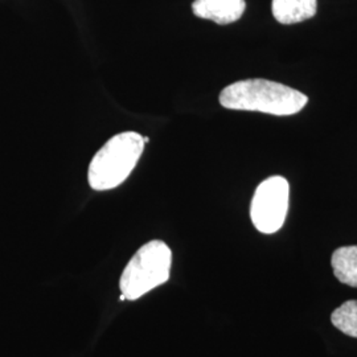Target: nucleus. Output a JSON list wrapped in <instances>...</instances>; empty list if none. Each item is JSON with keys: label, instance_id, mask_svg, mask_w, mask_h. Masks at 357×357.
Wrapping results in <instances>:
<instances>
[{"label": "nucleus", "instance_id": "1", "mask_svg": "<svg viewBox=\"0 0 357 357\" xmlns=\"http://www.w3.org/2000/svg\"><path fill=\"white\" fill-rule=\"evenodd\" d=\"M308 102L307 96L280 82L252 78L234 82L221 91L220 103L230 110L294 115Z\"/></svg>", "mask_w": 357, "mask_h": 357}, {"label": "nucleus", "instance_id": "2", "mask_svg": "<svg viewBox=\"0 0 357 357\" xmlns=\"http://www.w3.org/2000/svg\"><path fill=\"white\" fill-rule=\"evenodd\" d=\"M143 137L135 131L116 134L91 159L88 181L94 191H109L121 185L137 167L144 150Z\"/></svg>", "mask_w": 357, "mask_h": 357}, {"label": "nucleus", "instance_id": "3", "mask_svg": "<svg viewBox=\"0 0 357 357\" xmlns=\"http://www.w3.org/2000/svg\"><path fill=\"white\" fill-rule=\"evenodd\" d=\"M171 265L172 252L166 243L153 240L143 245L121 275V293L128 301L139 299L169 280Z\"/></svg>", "mask_w": 357, "mask_h": 357}, {"label": "nucleus", "instance_id": "4", "mask_svg": "<svg viewBox=\"0 0 357 357\" xmlns=\"http://www.w3.org/2000/svg\"><path fill=\"white\" fill-rule=\"evenodd\" d=\"M290 185L282 176L264 180L255 192L250 217L258 231L273 234L281 229L289 211Z\"/></svg>", "mask_w": 357, "mask_h": 357}, {"label": "nucleus", "instance_id": "5", "mask_svg": "<svg viewBox=\"0 0 357 357\" xmlns=\"http://www.w3.org/2000/svg\"><path fill=\"white\" fill-rule=\"evenodd\" d=\"M245 8V0H195L192 4V11L197 17L221 26L240 20Z\"/></svg>", "mask_w": 357, "mask_h": 357}, {"label": "nucleus", "instance_id": "6", "mask_svg": "<svg viewBox=\"0 0 357 357\" xmlns=\"http://www.w3.org/2000/svg\"><path fill=\"white\" fill-rule=\"evenodd\" d=\"M318 0H273L271 11L281 24H296L315 16Z\"/></svg>", "mask_w": 357, "mask_h": 357}, {"label": "nucleus", "instance_id": "7", "mask_svg": "<svg viewBox=\"0 0 357 357\" xmlns=\"http://www.w3.org/2000/svg\"><path fill=\"white\" fill-rule=\"evenodd\" d=\"M331 265L339 281L357 287V245L336 249L332 255Z\"/></svg>", "mask_w": 357, "mask_h": 357}, {"label": "nucleus", "instance_id": "8", "mask_svg": "<svg viewBox=\"0 0 357 357\" xmlns=\"http://www.w3.org/2000/svg\"><path fill=\"white\" fill-rule=\"evenodd\" d=\"M332 324L347 336L357 337V301H348L331 315Z\"/></svg>", "mask_w": 357, "mask_h": 357}, {"label": "nucleus", "instance_id": "9", "mask_svg": "<svg viewBox=\"0 0 357 357\" xmlns=\"http://www.w3.org/2000/svg\"><path fill=\"white\" fill-rule=\"evenodd\" d=\"M143 141H144V143H149V142H150V138H149V137H146V138H143Z\"/></svg>", "mask_w": 357, "mask_h": 357}]
</instances>
